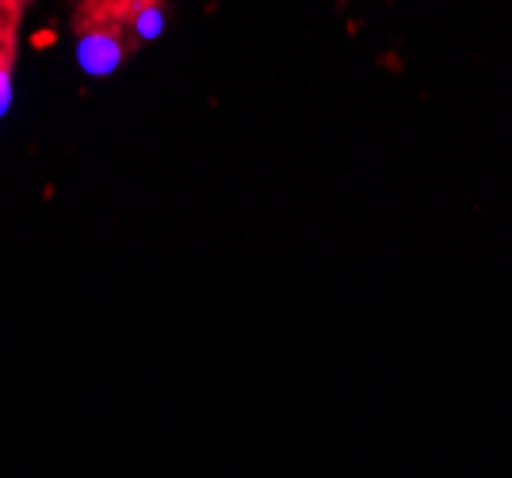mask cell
<instances>
[{"mask_svg": "<svg viewBox=\"0 0 512 478\" xmlns=\"http://www.w3.org/2000/svg\"><path fill=\"white\" fill-rule=\"evenodd\" d=\"M130 50H138L134 35L104 12H77V66L92 81L115 77L127 66Z\"/></svg>", "mask_w": 512, "mask_h": 478, "instance_id": "cell-1", "label": "cell"}]
</instances>
